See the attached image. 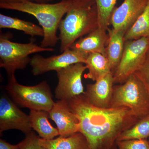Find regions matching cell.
<instances>
[{"mask_svg": "<svg viewBox=\"0 0 149 149\" xmlns=\"http://www.w3.org/2000/svg\"><path fill=\"white\" fill-rule=\"evenodd\" d=\"M66 101L79 119V132L87 139L89 149H112L120 134L140 120L126 107L94 106L84 94Z\"/></svg>", "mask_w": 149, "mask_h": 149, "instance_id": "obj_1", "label": "cell"}, {"mask_svg": "<svg viewBox=\"0 0 149 149\" xmlns=\"http://www.w3.org/2000/svg\"><path fill=\"white\" fill-rule=\"evenodd\" d=\"M74 0H61L55 3L24 2L19 3H0L1 8L18 11L31 15L39 22L44 35L40 46L55 47L59 38L57 31L63 17L72 6Z\"/></svg>", "mask_w": 149, "mask_h": 149, "instance_id": "obj_2", "label": "cell"}, {"mask_svg": "<svg viewBox=\"0 0 149 149\" xmlns=\"http://www.w3.org/2000/svg\"><path fill=\"white\" fill-rule=\"evenodd\" d=\"M98 27L95 1L88 3L74 1L59 26L61 52L70 49L77 40Z\"/></svg>", "mask_w": 149, "mask_h": 149, "instance_id": "obj_3", "label": "cell"}, {"mask_svg": "<svg viewBox=\"0 0 149 149\" xmlns=\"http://www.w3.org/2000/svg\"><path fill=\"white\" fill-rule=\"evenodd\" d=\"M121 107L129 108L139 120L149 115V93L135 73L113 86L111 107Z\"/></svg>", "mask_w": 149, "mask_h": 149, "instance_id": "obj_4", "label": "cell"}, {"mask_svg": "<svg viewBox=\"0 0 149 149\" xmlns=\"http://www.w3.org/2000/svg\"><path fill=\"white\" fill-rule=\"evenodd\" d=\"M10 32L0 35V67L5 70L8 78L15 77L16 70H24L29 63L32 54L44 52H53V48H43L31 41L22 44L10 41Z\"/></svg>", "mask_w": 149, "mask_h": 149, "instance_id": "obj_5", "label": "cell"}, {"mask_svg": "<svg viewBox=\"0 0 149 149\" xmlns=\"http://www.w3.org/2000/svg\"><path fill=\"white\" fill-rule=\"evenodd\" d=\"M5 89L17 105L30 110L50 111L53 107V95L46 80L34 86L19 84L15 77L8 78Z\"/></svg>", "mask_w": 149, "mask_h": 149, "instance_id": "obj_6", "label": "cell"}, {"mask_svg": "<svg viewBox=\"0 0 149 149\" xmlns=\"http://www.w3.org/2000/svg\"><path fill=\"white\" fill-rule=\"evenodd\" d=\"M149 49V37L125 41L120 62L113 73L114 84L124 83L143 64Z\"/></svg>", "mask_w": 149, "mask_h": 149, "instance_id": "obj_7", "label": "cell"}, {"mask_svg": "<svg viewBox=\"0 0 149 149\" xmlns=\"http://www.w3.org/2000/svg\"><path fill=\"white\" fill-rule=\"evenodd\" d=\"M86 69L85 64L77 63L57 71L58 83L55 91L56 98L68 100L85 94L82 76Z\"/></svg>", "mask_w": 149, "mask_h": 149, "instance_id": "obj_8", "label": "cell"}, {"mask_svg": "<svg viewBox=\"0 0 149 149\" xmlns=\"http://www.w3.org/2000/svg\"><path fill=\"white\" fill-rule=\"evenodd\" d=\"M87 56L70 48L61 54L49 57L36 55L31 58L29 64L32 68V74L38 76L49 71H57L76 63L85 64Z\"/></svg>", "mask_w": 149, "mask_h": 149, "instance_id": "obj_9", "label": "cell"}, {"mask_svg": "<svg viewBox=\"0 0 149 149\" xmlns=\"http://www.w3.org/2000/svg\"><path fill=\"white\" fill-rule=\"evenodd\" d=\"M13 129L25 135L31 132L29 115L19 109L6 95H2L0 98V133Z\"/></svg>", "mask_w": 149, "mask_h": 149, "instance_id": "obj_10", "label": "cell"}, {"mask_svg": "<svg viewBox=\"0 0 149 149\" xmlns=\"http://www.w3.org/2000/svg\"><path fill=\"white\" fill-rule=\"evenodd\" d=\"M148 1L124 0L112 13L110 23L113 29L126 33L145 10Z\"/></svg>", "mask_w": 149, "mask_h": 149, "instance_id": "obj_11", "label": "cell"}, {"mask_svg": "<svg viewBox=\"0 0 149 149\" xmlns=\"http://www.w3.org/2000/svg\"><path fill=\"white\" fill-rule=\"evenodd\" d=\"M49 113V118L55 123L59 136L67 137L79 132V119L71 111L66 100H58Z\"/></svg>", "mask_w": 149, "mask_h": 149, "instance_id": "obj_12", "label": "cell"}, {"mask_svg": "<svg viewBox=\"0 0 149 149\" xmlns=\"http://www.w3.org/2000/svg\"><path fill=\"white\" fill-rule=\"evenodd\" d=\"M114 79L112 72L101 77L94 84H88L84 94L92 105L101 108H111Z\"/></svg>", "mask_w": 149, "mask_h": 149, "instance_id": "obj_13", "label": "cell"}, {"mask_svg": "<svg viewBox=\"0 0 149 149\" xmlns=\"http://www.w3.org/2000/svg\"><path fill=\"white\" fill-rule=\"evenodd\" d=\"M107 31L98 27L77 40L70 48L85 55L98 53L107 56L106 48L109 39Z\"/></svg>", "mask_w": 149, "mask_h": 149, "instance_id": "obj_14", "label": "cell"}, {"mask_svg": "<svg viewBox=\"0 0 149 149\" xmlns=\"http://www.w3.org/2000/svg\"><path fill=\"white\" fill-rule=\"evenodd\" d=\"M109 39L106 48L107 57L112 73H114L122 57L125 40V32L115 30L112 28L107 29Z\"/></svg>", "mask_w": 149, "mask_h": 149, "instance_id": "obj_15", "label": "cell"}, {"mask_svg": "<svg viewBox=\"0 0 149 149\" xmlns=\"http://www.w3.org/2000/svg\"><path fill=\"white\" fill-rule=\"evenodd\" d=\"M39 143L47 149H89L87 139L80 132L67 137L59 136L51 140L40 138Z\"/></svg>", "mask_w": 149, "mask_h": 149, "instance_id": "obj_16", "label": "cell"}, {"mask_svg": "<svg viewBox=\"0 0 149 149\" xmlns=\"http://www.w3.org/2000/svg\"><path fill=\"white\" fill-rule=\"evenodd\" d=\"M29 117L31 128L38 133L41 139L51 140L59 136L57 128L54 127L49 121V112L30 110Z\"/></svg>", "mask_w": 149, "mask_h": 149, "instance_id": "obj_17", "label": "cell"}, {"mask_svg": "<svg viewBox=\"0 0 149 149\" xmlns=\"http://www.w3.org/2000/svg\"><path fill=\"white\" fill-rule=\"evenodd\" d=\"M85 64L88 70L85 77L95 82L101 77L112 72L107 56L101 54H88Z\"/></svg>", "mask_w": 149, "mask_h": 149, "instance_id": "obj_18", "label": "cell"}, {"mask_svg": "<svg viewBox=\"0 0 149 149\" xmlns=\"http://www.w3.org/2000/svg\"><path fill=\"white\" fill-rule=\"evenodd\" d=\"M0 28H8L19 30L31 37H43L44 31L42 27L32 22L24 21L15 17L0 14Z\"/></svg>", "mask_w": 149, "mask_h": 149, "instance_id": "obj_19", "label": "cell"}, {"mask_svg": "<svg viewBox=\"0 0 149 149\" xmlns=\"http://www.w3.org/2000/svg\"><path fill=\"white\" fill-rule=\"evenodd\" d=\"M149 37V0L145 10L125 33V41Z\"/></svg>", "mask_w": 149, "mask_h": 149, "instance_id": "obj_20", "label": "cell"}, {"mask_svg": "<svg viewBox=\"0 0 149 149\" xmlns=\"http://www.w3.org/2000/svg\"><path fill=\"white\" fill-rule=\"evenodd\" d=\"M149 138V115L139 120L131 128L123 131L117 141L132 139H148Z\"/></svg>", "mask_w": 149, "mask_h": 149, "instance_id": "obj_21", "label": "cell"}, {"mask_svg": "<svg viewBox=\"0 0 149 149\" xmlns=\"http://www.w3.org/2000/svg\"><path fill=\"white\" fill-rule=\"evenodd\" d=\"M97 12L98 22L100 28L107 31L112 13L117 0H95Z\"/></svg>", "mask_w": 149, "mask_h": 149, "instance_id": "obj_22", "label": "cell"}, {"mask_svg": "<svg viewBox=\"0 0 149 149\" xmlns=\"http://www.w3.org/2000/svg\"><path fill=\"white\" fill-rule=\"evenodd\" d=\"M116 149H149L148 139H132L117 141Z\"/></svg>", "mask_w": 149, "mask_h": 149, "instance_id": "obj_23", "label": "cell"}, {"mask_svg": "<svg viewBox=\"0 0 149 149\" xmlns=\"http://www.w3.org/2000/svg\"><path fill=\"white\" fill-rule=\"evenodd\" d=\"M135 73L143 83L149 93V49L143 64Z\"/></svg>", "mask_w": 149, "mask_h": 149, "instance_id": "obj_24", "label": "cell"}, {"mask_svg": "<svg viewBox=\"0 0 149 149\" xmlns=\"http://www.w3.org/2000/svg\"><path fill=\"white\" fill-rule=\"evenodd\" d=\"M25 135V139L22 141L23 144L21 149H47L40 145V137H38L33 131Z\"/></svg>", "mask_w": 149, "mask_h": 149, "instance_id": "obj_25", "label": "cell"}, {"mask_svg": "<svg viewBox=\"0 0 149 149\" xmlns=\"http://www.w3.org/2000/svg\"><path fill=\"white\" fill-rule=\"evenodd\" d=\"M23 142L22 141L16 145H11L6 141L1 139L0 140V149H21Z\"/></svg>", "mask_w": 149, "mask_h": 149, "instance_id": "obj_26", "label": "cell"}, {"mask_svg": "<svg viewBox=\"0 0 149 149\" xmlns=\"http://www.w3.org/2000/svg\"><path fill=\"white\" fill-rule=\"evenodd\" d=\"M56 0H0V3H19L24 2H33L38 3H47Z\"/></svg>", "mask_w": 149, "mask_h": 149, "instance_id": "obj_27", "label": "cell"}, {"mask_svg": "<svg viewBox=\"0 0 149 149\" xmlns=\"http://www.w3.org/2000/svg\"><path fill=\"white\" fill-rule=\"evenodd\" d=\"M74 1L76 2H78L88 3L93 1L95 0H74Z\"/></svg>", "mask_w": 149, "mask_h": 149, "instance_id": "obj_28", "label": "cell"}, {"mask_svg": "<svg viewBox=\"0 0 149 149\" xmlns=\"http://www.w3.org/2000/svg\"><path fill=\"white\" fill-rule=\"evenodd\" d=\"M148 142L149 143V138H148Z\"/></svg>", "mask_w": 149, "mask_h": 149, "instance_id": "obj_29", "label": "cell"}]
</instances>
